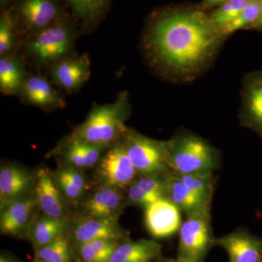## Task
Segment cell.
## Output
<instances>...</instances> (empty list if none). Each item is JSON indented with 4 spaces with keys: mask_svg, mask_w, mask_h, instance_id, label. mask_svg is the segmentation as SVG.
Here are the masks:
<instances>
[{
    "mask_svg": "<svg viewBox=\"0 0 262 262\" xmlns=\"http://www.w3.org/2000/svg\"><path fill=\"white\" fill-rule=\"evenodd\" d=\"M216 27L200 12H181L162 17L151 29L154 52L171 67L189 69L200 64L213 51Z\"/></svg>",
    "mask_w": 262,
    "mask_h": 262,
    "instance_id": "1",
    "label": "cell"
},
{
    "mask_svg": "<svg viewBox=\"0 0 262 262\" xmlns=\"http://www.w3.org/2000/svg\"><path fill=\"white\" fill-rule=\"evenodd\" d=\"M127 112V99L123 96L113 103L95 106L68 136L108 149L120 142L128 130L125 125Z\"/></svg>",
    "mask_w": 262,
    "mask_h": 262,
    "instance_id": "2",
    "label": "cell"
},
{
    "mask_svg": "<svg viewBox=\"0 0 262 262\" xmlns=\"http://www.w3.org/2000/svg\"><path fill=\"white\" fill-rule=\"evenodd\" d=\"M122 141L138 176L167 174L172 143L155 140L129 130Z\"/></svg>",
    "mask_w": 262,
    "mask_h": 262,
    "instance_id": "3",
    "label": "cell"
},
{
    "mask_svg": "<svg viewBox=\"0 0 262 262\" xmlns=\"http://www.w3.org/2000/svg\"><path fill=\"white\" fill-rule=\"evenodd\" d=\"M94 169L96 183L125 192L138 177L122 141L104 151Z\"/></svg>",
    "mask_w": 262,
    "mask_h": 262,
    "instance_id": "4",
    "label": "cell"
},
{
    "mask_svg": "<svg viewBox=\"0 0 262 262\" xmlns=\"http://www.w3.org/2000/svg\"><path fill=\"white\" fill-rule=\"evenodd\" d=\"M213 165L211 148L201 139L187 137L179 144H172L168 168L176 173H210Z\"/></svg>",
    "mask_w": 262,
    "mask_h": 262,
    "instance_id": "5",
    "label": "cell"
},
{
    "mask_svg": "<svg viewBox=\"0 0 262 262\" xmlns=\"http://www.w3.org/2000/svg\"><path fill=\"white\" fill-rule=\"evenodd\" d=\"M119 220L96 218L77 213L70 220L68 235L72 248L97 239H128Z\"/></svg>",
    "mask_w": 262,
    "mask_h": 262,
    "instance_id": "6",
    "label": "cell"
},
{
    "mask_svg": "<svg viewBox=\"0 0 262 262\" xmlns=\"http://www.w3.org/2000/svg\"><path fill=\"white\" fill-rule=\"evenodd\" d=\"M77 212L96 218L119 220L127 206L125 191L95 182Z\"/></svg>",
    "mask_w": 262,
    "mask_h": 262,
    "instance_id": "7",
    "label": "cell"
},
{
    "mask_svg": "<svg viewBox=\"0 0 262 262\" xmlns=\"http://www.w3.org/2000/svg\"><path fill=\"white\" fill-rule=\"evenodd\" d=\"M37 210L44 214L58 219L72 217L70 203L57 185L53 173L49 169L42 168L36 171L34 192Z\"/></svg>",
    "mask_w": 262,
    "mask_h": 262,
    "instance_id": "8",
    "label": "cell"
},
{
    "mask_svg": "<svg viewBox=\"0 0 262 262\" xmlns=\"http://www.w3.org/2000/svg\"><path fill=\"white\" fill-rule=\"evenodd\" d=\"M179 232V256L201 261L211 242L208 213L188 215Z\"/></svg>",
    "mask_w": 262,
    "mask_h": 262,
    "instance_id": "9",
    "label": "cell"
},
{
    "mask_svg": "<svg viewBox=\"0 0 262 262\" xmlns=\"http://www.w3.org/2000/svg\"><path fill=\"white\" fill-rule=\"evenodd\" d=\"M72 36L63 24H56L42 29L29 43L31 53L42 62L54 61L70 51Z\"/></svg>",
    "mask_w": 262,
    "mask_h": 262,
    "instance_id": "10",
    "label": "cell"
},
{
    "mask_svg": "<svg viewBox=\"0 0 262 262\" xmlns=\"http://www.w3.org/2000/svg\"><path fill=\"white\" fill-rule=\"evenodd\" d=\"M0 210L1 234L27 238L29 227L37 211L34 194L12 202Z\"/></svg>",
    "mask_w": 262,
    "mask_h": 262,
    "instance_id": "11",
    "label": "cell"
},
{
    "mask_svg": "<svg viewBox=\"0 0 262 262\" xmlns=\"http://www.w3.org/2000/svg\"><path fill=\"white\" fill-rule=\"evenodd\" d=\"M36 172L17 164H7L0 169V208L34 192Z\"/></svg>",
    "mask_w": 262,
    "mask_h": 262,
    "instance_id": "12",
    "label": "cell"
},
{
    "mask_svg": "<svg viewBox=\"0 0 262 262\" xmlns=\"http://www.w3.org/2000/svg\"><path fill=\"white\" fill-rule=\"evenodd\" d=\"M145 225L155 238H165L182 226L180 209L167 198H160L145 208Z\"/></svg>",
    "mask_w": 262,
    "mask_h": 262,
    "instance_id": "13",
    "label": "cell"
},
{
    "mask_svg": "<svg viewBox=\"0 0 262 262\" xmlns=\"http://www.w3.org/2000/svg\"><path fill=\"white\" fill-rule=\"evenodd\" d=\"M106 149L67 136L53 153L60 157L61 164L84 170L94 168Z\"/></svg>",
    "mask_w": 262,
    "mask_h": 262,
    "instance_id": "14",
    "label": "cell"
},
{
    "mask_svg": "<svg viewBox=\"0 0 262 262\" xmlns=\"http://www.w3.org/2000/svg\"><path fill=\"white\" fill-rule=\"evenodd\" d=\"M53 177L72 208H75L77 211L81 202L92 187L84 170L61 164L53 173Z\"/></svg>",
    "mask_w": 262,
    "mask_h": 262,
    "instance_id": "15",
    "label": "cell"
},
{
    "mask_svg": "<svg viewBox=\"0 0 262 262\" xmlns=\"http://www.w3.org/2000/svg\"><path fill=\"white\" fill-rule=\"evenodd\" d=\"M51 72L60 87L66 91H75L89 80L91 75L89 58L84 55L62 60L54 65Z\"/></svg>",
    "mask_w": 262,
    "mask_h": 262,
    "instance_id": "16",
    "label": "cell"
},
{
    "mask_svg": "<svg viewBox=\"0 0 262 262\" xmlns=\"http://www.w3.org/2000/svg\"><path fill=\"white\" fill-rule=\"evenodd\" d=\"M70 219H58L37 211L29 227L27 239L34 250L46 246L63 234L68 233Z\"/></svg>",
    "mask_w": 262,
    "mask_h": 262,
    "instance_id": "17",
    "label": "cell"
},
{
    "mask_svg": "<svg viewBox=\"0 0 262 262\" xmlns=\"http://www.w3.org/2000/svg\"><path fill=\"white\" fill-rule=\"evenodd\" d=\"M228 253L230 262H262V241L244 233L224 236L215 241Z\"/></svg>",
    "mask_w": 262,
    "mask_h": 262,
    "instance_id": "18",
    "label": "cell"
},
{
    "mask_svg": "<svg viewBox=\"0 0 262 262\" xmlns=\"http://www.w3.org/2000/svg\"><path fill=\"white\" fill-rule=\"evenodd\" d=\"M165 198L183 210L188 215L198 213H208V206L198 198L179 178L178 176L165 174Z\"/></svg>",
    "mask_w": 262,
    "mask_h": 262,
    "instance_id": "19",
    "label": "cell"
},
{
    "mask_svg": "<svg viewBox=\"0 0 262 262\" xmlns=\"http://www.w3.org/2000/svg\"><path fill=\"white\" fill-rule=\"evenodd\" d=\"M21 91L26 101L38 107L53 110L65 105L61 96L42 76H30L25 80Z\"/></svg>",
    "mask_w": 262,
    "mask_h": 262,
    "instance_id": "20",
    "label": "cell"
},
{
    "mask_svg": "<svg viewBox=\"0 0 262 262\" xmlns=\"http://www.w3.org/2000/svg\"><path fill=\"white\" fill-rule=\"evenodd\" d=\"M162 246L148 239L122 241L117 246L110 262H151L160 258Z\"/></svg>",
    "mask_w": 262,
    "mask_h": 262,
    "instance_id": "21",
    "label": "cell"
},
{
    "mask_svg": "<svg viewBox=\"0 0 262 262\" xmlns=\"http://www.w3.org/2000/svg\"><path fill=\"white\" fill-rule=\"evenodd\" d=\"M20 12L27 25L43 29L56 18L58 10L52 0H25Z\"/></svg>",
    "mask_w": 262,
    "mask_h": 262,
    "instance_id": "22",
    "label": "cell"
},
{
    "mask_svg": "<svg viewBox=\"0 0 262 262\" xmlns=\"http://www.w3.org/2000/svg\"><path fill=\"white\" fill-rule=\"evenodd\" d=\"M120 242L117 239H97L72 248L74 262H110Z\"/></svg>",
    "mask_w": 262,
    "mask_h": 262,
    "instance_id": "23",
    "label": "cell"
},
{
    "mask_svg": "<svg viewBox=\"0 0 262 262\" xmlns=\"http://www.w3.org/2000/svg\"><path fill=\"white\" fill-rule=\"evenodd\" d=\"M25 74L21 63L15 58L0 60V89L3 94L14 95L23 88Z\"/></svg>",
    "mask_w": 262,
    "mask_h": 262,
    "instance_id": "24",
    "label": "cell"
},
{
    "mask_svg": "<svg viewBox=\"0 0 262 262\" xmlns=\"http://www.w3.org/2000/svg\"><path fill=\"white\" fill-rule=\"evenodd\" d=\"M35 258L48 262H74L68 233L60 236L46 246L34 250Z\"/></svg>",
    "mask_w": 262,
    "mask_h": 262,
    "instance_id": "25",
    "label": "cell"
},
{
    "mask_svg": "<svg viewBox=\"0 0 262 262\" xmlns=\"http://www.w3.org/2000/svg\"><path fill=\"white\" fill-rule=\"evenodd\" d=\"M259 15L260 0H251L237 18L220 28L221 34L227 35L246 27H254L259 18Z\"/></svg>",
    "mask_w": 262,
    "mask_h": 262,
    "instance_id": "26",
    "label": "cell"
},
{
    "mask_svg": "<svg viewBox=\"0 0 262 262\" xmlns=\"http://www.w3.org/2000/svg\"><path fill=\"white\" fill-rule=\"evenodd\" d=\"M250 2L251 0H229L212 13L210 20L220 29L237 18Z\"/></svg>",
    "mask_w": 262,
    "mask_h": 262,
    "instance_id": "27",
    "label": "cell"
},
{
    "mask_svg": "<svg viewBox=\"0 0 262 262\" xmlns=\"http://www.w3.org/2000/svg\"><path fill=\"white\" fill-rule=\"evenodd\" d=\"M177 174V173H176ZM180 180L190 189L202 201L210 204L212 195V185L210 173L177 174Z\"/></svg>",
    "mask_w": 262,
    "mask_h": 262,
    "instance_id": "28",
    "label": "cell"
},
{
    "mask_svg": "<svg viewBox=\"0 0 262 262\" xmlns=\"http://www.w3.org/2000/svg\"><path fill=\"white\" fill-rule=\"evenodd\" d=\"M125 191L127 205L141 207L144 209L157 200L160 199L144 190L136 182V179L127 187Z\"/></svg>",
    "mask_w": 262,
    "mask_h": 262,
    "instance_id": "29",
    "label": "cell"
},
{
    "mask_svg": "<svg viewBox=\"0 0 262 262\" xmlns=\"http://www.w3.org/2000/svg\"><path fill=\"white\" fill-rule=\"evenodd\" d=\"M165 175H139L136 181L146 192L158 198H165Z\"/></svg>",
    "mask_w": 262,
    "mask_h": 262,
    "instance_id": "30",
    "label": "cell"
},
{
    "mask_svg": "<svg viewBox=\"0 0 262 262\" xmlns=\"http://www.w3.org/2000/svg\"><path fill=\"white\" fill-rule=\"evenodd\" d=\"M14 31L11 15L6 12L2 15L0 20V53L5 54L9 51L13 46Z\"/></svg>",
    "mask_w": 262,
    "mask_h": 262,
    "instance_id": "31",
    "label": "cell"
},
{
    "mask_svg": "<svg viewBox=\"0 0 262 262\" xmlns=\"http://www.w3.org/2000/svg\"><path fill=\"white\" fill-rule=\"evenodd\" d=\"M76 13L82 17L96 14L102 8L106 0H68Z\"/></svg>",
    "mask_w": 262,
    "mask_h": 262,
    "instance_id": "32",
    "label": "cell"
},
{
    "mask_svg": "<svg viewBox=\"0 0 262 262\" xmlns=\"http://www.w3.org/2000/svg\"><path fill=\"white\" fill-rule=\"evenodd\" d=\"M249 110L253 119L262 127V82L251 91Z\"/></svg>",
    "mask_w": 262,
    "mask_h": 262,
    "instance_id": "33",
    "label": "cell"
},
{
    "mask_svg": "<svg viewBox=\"0 0 262 262\" xmlns=\"http://www.w3.org/2000/svg\"><path fill=\"white\" fill-rule=\"evenodd\" d=\"M160 262H199L191 258L179 256L177 258H163Z\"/></svg>",
    "mask_w": 262,
    "mask_h": 262,
    "instance_id": "34",
    "label": "cell"
},
{
    "mask_svg": "<svg viewBox=\"0 0 262 262\" xmlns=\"http://www.w3.org/2000/svg\"><path fill=\"white\" fill-rule=\"evenodd\" d=\"M0 262H20L19 260L17 259L15 256H12L9 253H1L0 256Z\"/></svg>",
    "mask_w": 262,
    "mask_h": 262,
    "instance_id": "35",
    "label": "cell"
},
{
    "mask_svg": "<svg viewBox=\"0 0 262 262\" xmlns=\"http://www.w3.org/2000/svg\"><path fill=\"white\" fill-rule=\"evenodd\" d=\"M227 1L229 0H205V4L208 6H213V5H223Z\"/></svg>",
    "mask_w": 262,
    "mask_h": 262,
    "instance_id": "36",
    "label": "cell"
},
{
    "mask_svg": "<svg viewBox=\"0 0 262 262\" xmlns=\"http://www.w3.org/2000/svg\"><path fill=\"white\" fill-rule=\"evenodd\" d=\"M254 28L262 29V0H260V15Z\"/></svg>",
    "mask_w": 262,
    "mask_h": 262,
    "instance_id": "37",
    "label": "cell"
},
{
    "mask_svg": "<svg viewBox=\"0 0 262 262\" xmlns=\"http://www.w3.org/2000/svg\"><path fill=\"white\" fill-rule=\"evenodd\" d=\"M33 262H48L46 261H44V260L39 259V258H34V261Z\"/></svg>",
    "mask_w": 262,
    "mask_h": 262,
    "instance_id": "38",
    "label": "cell"
},
{
    "mask_svg": "<svg viewBox=\"0 0 262 262\" xmlns=\"http://www.w3.org/2000/svg\"><path fill=\"white\" fill-rule=\"evenodd\" d=\"M5 1H6V0H1L2 3H3V2H5Z\"/></svg>",
    "mask_w": 262,
    "mask_h": 262,
    "instance_id": "39",
    "label": "cell"
}]
</instances>
